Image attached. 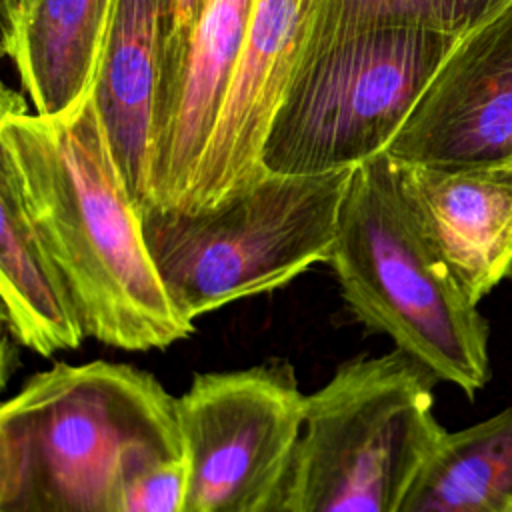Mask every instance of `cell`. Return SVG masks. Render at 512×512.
Returning <instances> with one entry per match:
<instances>
[{
    "label": "cell",
    "mask_w": 512,
    "mask_h": 512,
    "mask_svg": "<svg viewBox=\"0 0 512 512\" xmlns=\"http://www.w3.org/2000/svg\"><path fill=\"white\" fill-rule=\"evenodd\" d=\"M2 170L60 266L86 334L146 352L190 336L194 322L170 300L148 252L142 214L88 98L64 116L30 112L12 92L2 96Z\"/></svg>",
    "instance_id": "obj_1"
},
{
    "label": "cell",
    "mask_w": 512,
    "mask_h": 512,
    "mask_svg": "<svg viewBox=\"0 0 512 512\" xmlns=\"http://www.w3.org/2000/svg\"><path fill=\"white\" fill-rule=\"evenodd\" d=\"M160 452L184 446L152 374L58 362L0 408V512H112L124 474Z\"/></svg>",
    "instance_id": "obj_2"
},
{
    "label": "cell",
    "mask_w": 512,
    "mask_h": 512,
    "mask_svg": "<svg viewBox=\"0 0 512 512\" xmlns=\"http://www.w3.org/2000/svg\"><path fill=\"white\" fill-rule=\"evenodd\" d=\"M360 324L468 398L490 380L488 324L442 258L408 188L380 152L350 170L328 260Z\"/></svg>",
    "instance_id": "obj_3"
},
{
    "label": "cell",
    "mask_w": 512,
    "mask_h": 512,
    "mask_svg": "<svg viewBox=\"0 0 512 512\" xmlns=\"http://www.w3.org/2000/svg\"><path fill=\"white\" fill-rule=\"evenodd\" d=\"M350 170L268 172L196 212L144 208V240L178 312L196 322L328 264Z\"/></svg>",
    "instance_id": "obj_4"
},
{
    "label": "cell",
    "mask_w": 512,
    "mask_h": 512,
    "mask_svg": "<svg viewBox=\"0 0 512 512\" xmlns=\"http://www.w3.org/2000/svg\"><path fill=\"white\" fill-rule=\"evenodd\" d=\"M438 380L400 350L352 358L306 394L296 512H398L446 430Z\"/></svg>",
    "instance_id": "obj_5"
},
{
    "label": "cell",
    "mask_w": 512,
    "mask_h": 512,
    "mask_svg": "<svg viewBox=\"0 0 512 512\" xmlns=\"http://www.w3.org/2000/svg\"><path fill=\"white\" fill-rule=\"evenodd\" d=\"M460 36L376 28L316 44L266 134L270 174H322L386 152Z\"/></svg>",
    "instance_id": "obj_6"
},
{
    "label": "cell",
    "mask_w": 512,
    "mask_h": 512,
    "mask_svg": "<svg viewBox=\"0 0 512 512\" xmlns=\"http://www.w3.org/2000/svg\"><path fill=\"white\" fill-rule=\"evenodd\" d=\"M306 412L290 362L196 374L176 398L184 512H242L296 448Z\"/></svg>",
    "instance_id": "obj_7"
},
{
    "label": "cell",
    "mask_w": 512,
    "mask_h": 512,
    "mask_svg": "<svg viewBox=\"0 0 512 512\" xmlns=\"http://www.w3.org/2000/svg\"><path fill=\"white\" fill-rule=\"evenodd\" d=\"M386 152L412 166L512 164V0L454 42Z\"/></svg>",
    "instance_id": "obj_8"
},
{
    "label": "cell",
    "mask_w": 512,
    "mask_h": 512,
    "mask_svg": "<svg viewBox=\"0 0 512 512\" xmlns=\"http://www.w3.org/2000/svg\"><path fill=\"white\" fill-rule=\"evenodd\" d=\"M316 0H254L220 116L180 212H196L248 188L268 172L270 124L304 58Z\"/></svg>",
    "instance_id": "obj_9"
},
{
    "label": "cell",
    "mask_w": 512,
    "mask_h": 512,
    "mask_svg": "<svg viewBox=\"0 0 512 512\" xmlns=\"http://www.w3.org/2000/svg\"><path fill=\"white\" fill-rule=\"evenodd\" d=\"M254 0H204L160 102L146 208L180 210L220 116Z\"/></svg>",
    "instance_id": "obj_10"
},
{
    "label": "cell",
    "mask_w": 512,
    "mask_h": 512,
    "mask_svg": "<svg viewBox=\"0 0 512 512\" xmlns=\"http://www.w3.org/2000/svg\"><path fill=\"white\" fill-rule=\"evenodd\" d=\"M170 26L172 0H116L90 94L140 212L150 194V154Z\"/></svg>",
    "instance_id": "obj_11"
},
{
    "label": "cell",
    "mask_w": 512,
    "mask_h": 512,
    "mask_svg": "<svg viewBox=\"0 0 512 512\" xmlns=\"http://www.w3.org/2000/svg\"><path fill=\"white\" fill-rule=\"evenodd\" d=\"M404 174L432 240L472 302L512 278V164H404Z\"/></svg>",
    "instance_id": "obj_12"
},
{
    "label": "cell",
    "mask_w": 512,
    "mask_h": 512,
    "mask_svg": "<svg viewBox=\"0 0 512 512\" xmlns=\"http://www.w3.org/2000/svg\"><path fill=\"white\" fill-rule=\"evenodd\" d=\"M116 0H22L4 14V52L34 112L64 116L86 102Z\"/></svg>",
    "instance_id": "obj_13"
},
{
    "label": "cell",
    "mask_w": 512,
    "mask_h": 512,
    "mask_svg": "<svg viewBox=\"0 0 512 512\" xmlns=\"http://www.w3.org/2000/svg\"><path fill=\"white\" fill-rule=\"evenodd\" d=\"M0 296L6 332L40 356L76 350L88 336L66 276L40 238L16 182L2 168Z\"/></svg>",
    "instance_id": "obj_14"
},
{
    "label": "cell",
    "mask_w": 512,
    "mask_h": 512,
    "mask_svg": "<svg viewBox=\"0 0 512 512\" xmlns=\"http://www.w3.org/2000/svg\"><path fill=\"white\" fill-rule=\"evenodd\" d=\"M512 406L446 432L416 472L398 512H510Z\"/></svg>",
    "instance_id": "obj_15"
},
{
    "label": "cell",
    "mask_w": 512,
    "mask_h": 512,
    "mask_svg": "<svg viewBox=\"0 0 512 512\" xmlns=\"http://www.w3.org/2000/svg\"><path fill=\"white\" fill-rule=\"evenodd\" d=\"M510 0H316L308 48L376 28H420L462 36Z\"/></svg>",
    "instance_id": "obj_16"
},
{
    "label": "cell",
    "mask_w": 512,
    "mask_h": 512,
    "mask_svg": "<svg viewBox=\"0 0 512 512\" xmlns=\"http://www.w3.org/2000/svg\"><path fill=\"white\" fill-rule=\"evenodd\" d=\"M188 464L184 452L138 460L122 478L112 512H184Z\"/></svg>",
    "instance_id": "obj_17"
},
{
    "label": "cell",
    "mask_w": 512,
    "mask_h": 512,
    "mask_svg": "<svg viewBox=\"0 0 512 512\" xmlns=\"http://www.w3.org/2000/svg\"><path fill=\"white\" fill-rule=\"evenodd\" d=\"M298 500V444L242 512H296Z\"/></svg>",
    "instance_id": "obj_18"
},
{
    "label": "cell",
    "mask_w": 512,
    "mask_h": 512,
    "mask_svg": "<svg viewBox=\"0 0 512 512\" xmlns=\"http://www.w3.org/2000/svg\"><path fill=\"white\" fill-rule=\"evenodd\" d=\"M204 0H172V26H170V36L166 44V66H164V82H162V96L166 92V86L170 82V76L176 68V62L182 54V48L188 40V34L198 18V12L202 8ZM160 96V102H162ZM160 110V106H158ZM158 118V116H156Z\"/></svg>",
    "instance_id": "obj_19"
},
{
    "label": "cell",
    "mask_w": 512,
    "mask_h": 512,
    "mask_svg": "<svg viewBox=\"0 0 512 512\" xmlns=\"http://www.w3.org/2000/svg\"><path fill=\"white\" fill-rule=\"evenodd\" d=\"M20 2H22V0H2V10H4V14H10Z\"/></svg>",
    "instance_id": "obj_20"
},
{
    "label": "cell",
    "mask_w": 512,
    "mask_h": 512,
    "mask_svg": "<svg viewBox=\"0 0 512 512\" xmlns=\"http://www.w3.org/2000/svg\"><path fill=\"white\" fill-rule=\"evenodd\" d=\"M510 512H512V510H510Z\"/></svg>",
    "instance_id": "obj_21"
}]
</instances>
